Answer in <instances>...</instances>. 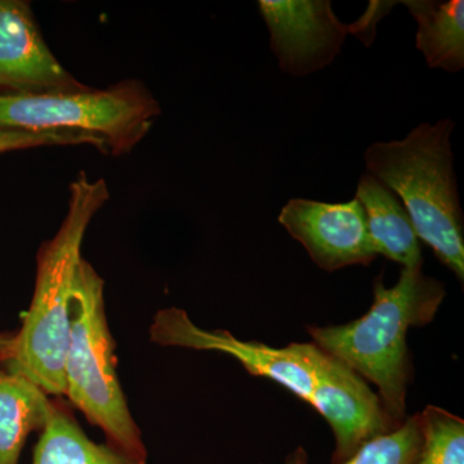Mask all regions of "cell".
I'll return each instance as SVG.
<instances>
[{"label": "cell", "mask_w": 464, "mask_h": 464, "mask_svg": "<svg viewBox=\"0 0 464 464\" xmlns=\"http://www.w3.org/2000/svg\"><path fill=\"white\" fill-rule=\"evenodd\" d=\"M149 335L159 346L227 353L250 374L277 382L313 405L334 433L333 464L347 462L366 442L399 427L365 380L315 343L276 348L243 342L230 332L195 325L188 313L177 307L159 311Z\"/></svg>", "instance_id": "1"}, {"label": "cell", "mask_w": 464, "mask_h": 464, "mask_svg": "<svg viewBox=\"0 0 464 464\" xmlns=\"http://www.w3.org/2000/svg\"><path fill=\"white\" fill-rule=\"evenodd\" d=\"M108 183L81 172L69 186L63 224L44 241L36 257L35 288L20 331L0 353V369L23 375L48 396H65V357L70 333V301L82 246L92 219L109 200Z\"/></svg>", "instance_id": "2"}, {"label": "cell", "mask_w": 464, "mask_h": 464, "mask_svg": "<svg viewBox=\"0 0 464 464\" xmlns=\"http://www.w3.org/2000/svg\"><path fill=\"white\" fill-rule=\"evenodd\" d=\"M373 292V304L364 316L346 325L310 326L307 332L314 343L378 387L384 411L400 426L406 418L411 380L408 331L432 322L445 286L426 276L422 267H402L395 285L386 288L378 276Z\"/></svg>", "instance_id": "3"}, {"label": "cell", "mask_w": 464, "mask_h": 464, "mask_svg": "<svg viewBox=\"0 0 464 464\" xmlns=\"http://www.w3.org/2000/svg\"><path fill=\"white\" fill-rule=\"evenodd\" d=\"M454 123H422L404 140L375 142L365 151L368 173L399 197L418 239L431 246L458 280L464 279V219L450 136Z\"/></svg>", "instance_id": "4"}, {"label": "cell", "mask_w": 464, "mask_h": 464, "mask_svg": "<svg viewBox=\"0 0 464 464\" xmlns=\"http://www.w3.org/2000/svg\"><path fill=\"white\" fill-rule=\"evenodd\" d=\"M105 282L82 258L70 301L65 396L88 422L100 427L110 447L148 462V449L134 422L118 377L116 343L106 315Z\"/></svg>", "instance_id": "5"}, {"label": "cell", "mask_w": 464, "mask_h": 464, "mask_svg": "<svg viewBox=\"0 0 464 464\" xmlns=\"http://www.w3.org/2000/svg\"><path fill=\"white\" fill-rule=\"evenodd\" d=\"M160 112L157 99L137 79L106 90L0 94V130L90 134L115 157L130 154Z\"/></svg>", "instance_id": "6"}, {"label": "cell", "mask_w": 464, "mask_h": 464, "mask_svg": "<svg viewBox=\"0 0 464 464\" xmlns=\"http://www.w3.org/2000/svg\"><path fill=\"white\" fill-rule=\"evenodd\" d=\"M258 7L280 69L295 78L331 65L351 34L329 0H259Z\"/></svg>", "instance_id": "7"}, {"label": "cell", "mask_w": 464, "mask_h": 464, "mask_svg": "<svg viewBox=\"0 0 464 464\" xmlns=\"http://www.w3.org/2000/svg\"><path fill=\"white\" fill-rule=\"evenodd\" d=\"M279 222L329 273L347 266H369L377 258L364 208L356 199L347 203L292 199L280 212Z\"/></svg>", "instance_id": "8"}, {"label": "cell", "mask_w": 464, "mask_h": 464, "mask_svg": "<svg viewBox=\"0 0 464 464\" xmlns=\"http://www.w3.org/2000/svg\"><path fill=\"white\" fill-rule=\"evenodd\" d=\"M58 63L29 2L0 0V94L87 90Z\"/></svg>", "instance_id": "9"}, {"label": "cell", "mask_w": 464, "mask_h": 464, "mask_svg": "<svg viewBox=\"0 0 464 464\" xmlns=\"http://www.w3.org/2000/svg\"><path fill=\"white\" fill-rule=\"evenodd\" d=\"M355 199L364 208L375 253L405 268L422 267V248L399 198L372 174H362Z\"/></svg>", "instance_id": "10"}, {"label": "cell", "mask_w": 464, "mask_h": 464, "mask_svg": "<svg viewBox=\"0 0 464 464\" xmlns=\"http://www.w3.org/2000/svg\"><path fill=\"white\" fill-rule=\"evenodd\" d=\"M33 464H148L118 449L92 441L69 406L51 399L47 420L34 450Z\"/></svg>", "instance_id": "11"}, {"label": "cell", "mask_w": 464, "mask_h": 464, "mask_svg": "<svg viewBox=\"0 0 464 464\" xmlns=\"http://www.w3.org/2000/svg\"><path fill=\"white\" fill-rule=\"evenodd\" d=\"M402 5L417 21V50L427 65L458 72L464 67L463 0H406Z\"/></svg>", "instance_id": "12"}, {"label": "cell", "mask_w": 464, "mask_h": 464, "mask_svg": "<svg viewBox=\"0 0 464 464\" xmlns=\"http://www.w3.org/2000/svg\"><path fill=\"white\" fill-rule=\"evenodd\" d=\"M50 404L32 381L0 369V464H18L30 433L44 427Z\"/></svg>", "instance_id": "13"}, {"label": "cell", "mask_w": 464, "mask_h": 464, "mask_svg": "<svg viewBox=\"0 0 464 464\" xmlns=\"http://www.w3.org/2000/svg\"><path fill=\"white\" fill-rule=\"evenodd\" d=\"M420 417L422 444L413 464H464V420L438 406Z\"/></svg>", "instance_id": "14"}, {"label": "cell", "mask_w": 464, "mask_h": 464, "mask_svg": "<svg viewBox=\"0 0 464 464\" xmlns=\"http://www.w3.org/2000/svg\"><path fill=\"white\" fill-rule=\"evenodd\" d=\"M422 444L420 417H406L398 429L366 442L342 464H413Z\"/></svg>", "instance_id": "15"}, {"label": "cell", "mask_w": 464, "mask_h": 464, "mask_svg": "<svg viewBox=\"0 0 464 464\" xmlns=\"http://www.w3.org/2000/svg\"><path fill=\"white\" fill-rule=\"evenodd\" d=\"M90 145L101 152L109 154L108 146L102 140L90 134L58 132H24V130H0V154L43 148V146H78Z\"/></svg>", "instance_id": "16"}, {"label": "cell", "mask_w": 464, "mask_h": 464, "mask_svg": "<svg viewBox=\"0 0 464 464\" xmlns=\"http://www.w3.org/2000/svg\"><path fill=\"white\" fill-rule=\"evenodd\" d=\"M395 2H371L368 11L356 23L350 24L351 34L362 39L365 45H371L375 38V25Z\"/></svg>", "instance_id": "17"}, {"label": "cell", "mask_w": 464, "mask_h": 464, "mask_svg": "<svg viewBox=\"0 0 464 464\" xmlns=\"http://www.w3.org/2000/svg\"><path fill=\"white\" fill-rule=\"evenodd\" d=\"M285 464H307V453L302 448L293 451L288 458H286Z\"/></svg>", "instance_id": "18"}, {"label": "cell", "mask_w": 464, "mask_h": 464, "mask_svg": "<svg viewBox=\"0 0 464 464\" xmlns=\"http://www.w3.org/2000/svg\"><path fill=\"white\" fill-rule=\"evenodd\" d=\"M14 333H0V353L7 350Z\"/></svg>", "instance_id": "19"}]
</instances>
